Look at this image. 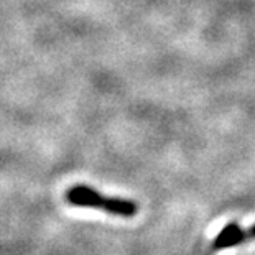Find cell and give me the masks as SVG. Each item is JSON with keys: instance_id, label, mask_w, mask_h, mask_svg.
Here are the masks:
<instances>
[{"instance_id": "obj_1", "label": "cell", "mask_w": 255, "mask_h": 255, "mask_svg": "<svg viewBox=\"0 0 255 255\" xmlns=\"http://www.w3.org/2000/svg\"><path fill=\"white\" fill-rule=\"evenodd\" d=\"M66 201L73 206H83V208L101 209L121 218H133L137 214V204L133 201L121 199V198H107L97 193L89 186H73L66 193Z\"/></svg>"}, {"instance_id": "obj_2", "label": "cell", "mask_w": 255, "mask_h": 255, "mask_svg": "<svg viewBox=\"0 0 255 255\" xmlns=\"http://www.w3.org/2000/svg\"><path fill=\"white\" fill-rule=\"evenodd\" d=\"M254 239H255V226H252L251 229H242L236 222H231V224H227L224 229L219 232V236L214 239L213 251L214 252L224 251V249L236 247L239 244L254 241Z\"/></svg>"}]
</instances>
